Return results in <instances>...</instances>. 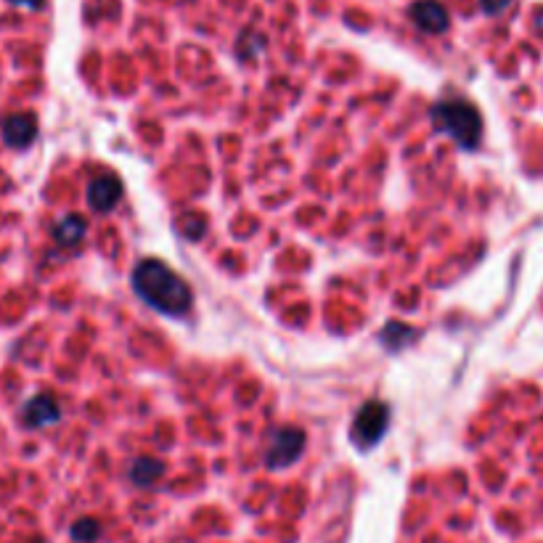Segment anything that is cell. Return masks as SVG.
<instances>
[{
	"instance_id": "obj_1",
	"label": "cell",
	"mask_w": 543,
	"mask_h": 543,
	"mask_svg": "<svg viewBox=\"0 0 543 543\" xmlns=\"http://www.w3.org/2000/svg\"><path fill=\"white\" fill-rule=\"evenodd\" d=\"M133 289L149 308L164 315H183L194 303L191 287L159 260H141L133 268Z\"/></svg>"
},
{
	"instance_id": "obj_2",
	"label": "cell",
	"mask_w": 543,
	"mask_h": 543,
	"mask_svg": "<svg viewBox=\"0 0 543 543\" xmlns=\"http://www.w3.org/2000/svg\"><path fill=\"white\" fill-rule=\"evenodd\" d=\"M432 120L435 125L451 136L459 146L464 149H474L477 141H480V130H482V122H480V114L472 104L466 101H443V104H435L432 106Z\"/></svg>"
},
{
	"instance_id": "obj_3",
	"label": "cell",
	"mask_w": 543,
	"mask_h": 543,
	"mask_svg": "<svg viewBox=\"0 0 543 543\" xmlns=\"http://www.w3.org/2000/svg\"><path fill=\"white\" fill-rule=\"evenodd\" d=\"M389 427V408L382 400H369L358 408L355 419H353V430L350 438L361 451L374 448Z\"/></svg>"
},
{
	"instance_id": "obj_4",
	"label": "cell",
	"mask_w": 543,
	"mask_h": 543,
	"mask_svg": "<svg viewBox=\"0 0 543 543\" xmlns=\"http://www.w3.org/2000/svg\"><path fill=\"white\" fill-rule=\"evenodd\" d=\"M305 451V432L300 427H284L271 435V446L265 451V466L284 469L295 464Z\"/></svg>"
},
{
	"instance_id": "obj_5",
	"label": "cell",
	"mask_w": 543,
	"mask_h": 543,
	"mask_svg": "<svg viewBox=\"0 0 543 543\" xmlns=\"http://www.w3.org/2000/svg\"><path fill=\"white\" fill-rule=\"evenodd\" d=\"M122 199V180L114 172H101L88 186V205L96 213H112Z\"/></svg>"
},
{
	"instance_id": "obj_6",
	"label": "cell",
	"mask_w": 543,
	"mask_h": 543,
	"mask_svg": "<svg viewBox=\"0 0 543 543\" xmlns=\"http://www.w3.org/2000/svg\"><path fill=\"white\" fill-rule=\"evenodd\" d=\"M62 419V408L59 403L54 400V395L48 392H40V395H32L24 408H21V422L24 427L29 430H40V427H51Z\"/></svg>"
},
{
	"instance_id": "obj_7",
	"label": "cell",
	"mask_w": 543,
	"mask_h": 543,
	"mask_svg": "<svg viewBox=\"0 0 543 543\" xmlns=\"http://www.w3.org/2000/svg\"><path fill=\"white\" fill-rule=\"evenodd\" d=\"M411 21L427 35H440L448 29V11L438 0H419L411 8Z\"/></svg>"
},
{
	"instance_id": "obj_8",
	"label": "cell",
	"mask_w": 543,
	"mask_h": 543,
	"mask_svg": "<svg viewBox=\"0 0 543 543\" xmlns=\"http://www.w3.org/2000/svg\"><path fill=\"white\" fill-rule=\"evenodd\" d=\"M35 136H38V122H35L32 114L19 112V114H8L3 120V141L8 146L24 149V146H29L35 141Z\"/></svg>"
},
{
	"instance_id": "obj_9",
	"label": "cell",
	"mask_w": 543,
	"mask_h": 543,
	"mask_svg": "<svg viewBox=\"0 0 543 543\" xmlns=\"http://www.w3.org/2000/svg\"><path fill=\"white\" fill-rule=\"evenodd\" d=\"M85 229H88L85 218H79V215H67V218H62V221L56 223L54 238H56L62 246H75L78 241H82Z\"/></svg>"
},
{
	"instance_id": "obj_10",
	"label": "cell",
	"mask_w": 543,
	"mask_h": 543,
	"mask_svg": "<svg viewBox=\"0 0 543 543\" xmlns=\"http://www.w3.org/2000/svg\"><path fill=\"white\" fill-rule=\"evenodd\" d=\"M162 474H164V464L156 462V459H136L133 466H130V480H133L138 488H149V485H155Z\"/></svg>"
},
{
	"instance_id": "obj_11",
	"label": "cell",
	"mask_w": 543,
	"mask_h": 543,
	"mask_svg": "<svg viewBox=\"0 0 543 543\" xmlns=\"http://www.w3.org/2000/svg\"><path fill=\"white\" fill-rule=\"evenodd\" d=\"M380 339H382V345L388 350H403L416 339V331L411 326H405V323H388Z\"/></svg>"
},
{
	"instance_id": "obj_12",
	"label": "cell",
	"mask_w": 543,
	"mask_h": 543,
	"mask_svg": "<svg viewBox=\"0 0 543 543\" xmlns=\"http://www.w3.org/2000/svg\"><path fill=\"white\" fill-rule=\"evenodd\" d=\"M72 541L78 543H93L96 539H98V533H101V525L96 522V520H90V517H85V520H78L75 525H72Z\"/></svg>"
},
{
	"instance_id": "obj_13",
	"label": "cell",
	"mask_w": 543,
	"mask_h": 543,
	"mask_svg": "<svg viewBox=\"0 0 543 543\" xmlns=\"http://www.w3.org/2000/svg\"><path fill=\"white\" fill-rule=\"evenodd\" d=\"M178 226H183L186 229V236L188 238H199V233L205 231V218L202 215H194V213H188L186 218H183V223H178Z\"/></svg>"
},
{
	"instance_id": "obj_14",
	"label": "cell",
	"mask_w": 543,
	"mask_h": 543,
	"mask_svg": "<svg viewBox=\"0 0 543 543\" xmlns=\"http://www.w3.org/2000/svg\"><path fill=\"white\" fill-rule=\"evenodd\" d=\"M480 3H482L485 13H501L512 0H480Z\"/></svg>"
},
{
	"instance_id": "obj_15",
	"label": "cell",
	"mask_w": 543,
	"mask_h": 543,
	"mask_svg": "<svg viewBox=\"0 0 543 543\" xmlns=\"http://www.w3.org/2000/svg\"><path fill=\"white\" fill-rule=\"evenodd\" d=\"M11 3H21V5H29V8H38L40 0H11Z\"/></svg>"
}]
</instances>
